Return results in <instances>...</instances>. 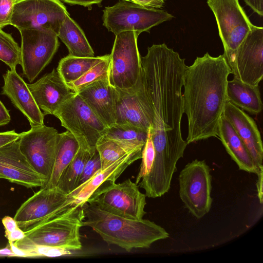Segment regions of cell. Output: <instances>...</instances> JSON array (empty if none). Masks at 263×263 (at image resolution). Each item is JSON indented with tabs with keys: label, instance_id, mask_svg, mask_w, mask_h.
I'll use <instances>...</instances> for the list:
<instances>
[{
	"label": "cell",
	"instance_id": "1",
	"mask_svg": "<svg viewBox=\"0 0 263 263\" xmlns=\"http://www.w3.org/2000/svg\"><path fill=\"white\" fill-rule=\"evenodd\" d=\"M144 92L152 111L149 128L155 148L152 169L161 174L176 170L187 145L182 136V93L185 59L163 43L148 47L141 57Z\"/></svg>",
	"mask_w": 263,
	"mask_h": 263
},
{
	"label": "cell",
	"instance_id": "2",
	"mask_svg": "<svg viewBox=\"0 0 263 263\" xmlns=\"http://www.w3.org/2000/svg\"><path fill=\"white\" fill-rule=\"evenodd\" d=\"M231 69L223 54L208 52L186 66L183 77L184 113L187 117V144L217 137L219 120L227 100Z\"/></svg>",
	"mask_w": 263,
	"mask_h": 263
},
{
	"label": "cell",
	"instance_id": "3",
	"mask_svg": "<svg viewBox=\"0 0 263 263\" xmlns=\"http://www.w3.org/2000/svg\"><path fill=\"white\" fill-rule=\"evenodd\" d=\"M83 226L91 228L108 245L118 246L127 252L148 248L154 242L167 238L168 233L149 220L134 219L105 211L92 203L82 206Z\"/></svg>",
	"mask_w": 263,
	"mask_h": 263
},
{
	"label": "cell",
	"instance_id": "4",
	"mask_svg": "<svg viewBox=\"0 0 263 263\" xmlns=\"http://www.w3.org/2000/svg\"><path fill=\"white\" fill-rule=\"evenodd\" d=\"M82 206L69 203L14 243L18 248L42 245L79 250L82 248L80 230L84 218Z\"/></svg>",
	"mask_w": 263,
	"mask_h": 263
},
{
	"label": "cell",
	"instance_id": "5",
	"mask_svg": "<svg viewBox=\"0 0 263 263\" xmlns=\"http://www.w3.org/2000/svg\"><path fill=\"white\" fill-rule=\"evenodd\" d=\"M206 3L215 16L223 46V55L231 70L237 48L255 25L239 0H206Z\"/></svg>",
	"mask_w": 263,
	"mask_h": 263
},
{
	"label": "cell",
	"instance_id": "6",
	"mask_svg": "<svg viewBox=\"0 0 263 263\" xmlns=\"http://www.w3.org/2000/svg\"><path fill=\"white\" fill-rule=\"evenodd\" d=\"M53 115L72 134L79 146L93 152L107 127L77 93L63 103Z\"/></svg>",
	"mask_w": 263,
	"mask_h": 263
},
{
	"label": "cell",
	"instance_id": "7",
	"mask_svg": "<svg viewBox=\"0 0 263 263\" xmlns=\"http://www.w3.org/2000/svg\"><path fill=\"white\" fill-rule=\"evenodd\" d=\"M103 25L115 35L126 31H135L139 35L149 32L154 26L171 20L174 16L164 10L151 8L121 1L103 10Z\"/></svg>",
	"mask_w": 263,
	"mask_h": 263
},
{
	"label": "cell",
	"instance_id": "8",
	"mask_svg": "<svg viewBox=\"0 0 263 263\" xmlns=\"http://www.w3.org/2000/svg\"><path fill=\"white\" fill-rule=\"evenodd\" d=\"M146 197L138 184L128 178L121 183L111 182L100 187L86 203L119 216L141 219L146 214Z\"/></svg>",
	"mask_w": 263,
	"mask_h": 263
},
{
	"label": "cell",
	"instance_id": "9",
	"mask_svg": "<svg viewBox=\"0 0 263 263\" xmlns=\"http://www.w3.org/2000/svg\"><path fill=\"white\" fill-rule=\"evenodd\" d=\"M115 36L110 54L108 81L112 87L126 90L135 86L142 77L139 35L135 31H126Z\"/></svg>",
	"mask_w": 263,
	"mask_h": 263
},
{
	"label": "cell",
	"instance_id": "10",
	"mask_svg": "<svg viewBox=\"0 0 263 263\" xmlns=\"http://www.w3.org/2000/svg\"><path fill=\"white\" fill-rule=\"evenodd\" d=\"M21 36V66L23 76L33 82L49 64L60 43L52 30L33 28L19 30Z\"/></svg>",
	"mask_w": 263,
	"mask_h": 263
},
{
	"label": "cell",
	"instance_id": "11",
	"mask_svg": "<svg viewBox=\"0 0 263 263\" xmlns=\"http://www.w3.org/2000/svg\"><path fill=\"white\" fill-rule=\"evenodd\" d=\"M211 182L210 168L204 160L192 161L180 173V199L185 207L196 218H202L211 208Z\"/></svg>",
	"mask_w": 263,
	"mask_h": 263
},
{
	"label": "cell",
	"instance_id": "12",
	"mask_svg": "<svg viewBox=\"0 0 263 263\" xmlns=\"http://www.w3.org/2000/svg\"><path fill=\"white\" fill-rule=\"evenodd\" d=\"M69 13L60 0H20L14 5L10 25L18 30L40 28L57 34Z\"/></svg>",
	"mask_w": 263,
	"mask_h": 263
},
{
	"label": "cell",
	"instance_id": "13",
	"mask_svg": "<svg viewBox=\"0 0 263 263\" xmlns=\"http://www.w3.org/2000/svg\"><path fill=\"white\" fill-rule=\"evenodd\" d=\"M58 137L56 129L44 124L20 133L18 139L21 152L33 168L46 178L47 183L54 165Z\"/></svg>",
	"mask_w": 263,
	"mask_h": 263
},
{
	"label": "cell",
	"instance_id": "14",
	"mask_svg": "<svg viewBox=\"0 0 263 263\" xmlns=\"http://www.w3.org/2000/svg\"><path fill=\"white\" fill-rule=\"evenodd\" d=\"M70 203H72L68 195L57 186L41 188L22 204L13 218L18 227L26 232Z\"/></svg>",
	"mask_w": 263,
	"mask_h": 263
},
{
	"label": "cell",
	"instance_id": "15",
	"mask_svg": "<svg viewBox=\"0 0 263 263\" xmlns=\"http://www.w3.org/2000/svg\"><path fill=\"white\" fill-rule=\"evenodd\" d=\"M234 78L259 85L263 78V28L255 26L237 48L231 69Z\"/></svg>",
	"mask_w": 263,
	"mask_h": 263
},
{
	"label": "cell",
	"instance_id": "16",
	"mask_svg": "<svg viewBox=\"0 0 263 263\" xmlns=\"http://www.w3.org/2000/svg\"><path fill=\"white\" fill-rule=\"evenodd\" d=\"M116 89V124L129 125L148 132L152 115L144 90L142 74L133 87L126 90Z\"/></svg>",
	"mask_w": 263,
	"mask_h": 263
},
{
	"label": "cell",
	"instance_id": "17",
	"mask_svg": "<svg viewBox=\"0 0 263 263\" xmlns=\"http://www.w3.org/2000/svg\"><path fill=\"white\" fill-rule=\"evenodd\" d=\"M0 179L27 188H42L47 183L21 152L18 140L0 147Z\"/></svg>",
	"mask_w": 263,
	"mask_h": 263
},
{
	"label": "cell",
	"instance_id": "18",
	"mask_svg": "<svg viewBox=\"0 0 263 263\" xmlns=\"http://www.w3.org/2000/svg\"><path fill=\"white\" fill-rule=\"evenodd\" d=\"M27 85L44 116L53 115L63 103L76 93L69 88L55 69Z\"/></svg>",
	"mask_w": 263,
	"mask_h": 263
},
{
	"label": "cell",
	"instance_id": "19",
	"mask_svg": "<svg viewBox=\"0 0 263 263\" xmlns=\"http://www.w3.org/2000/svg\"><path fill=\"white\" fill-rule=\"evenodd\" d=\"M2 95L10 100L13 105L27 119L31 127L44 124V115L37 105L27 84L16 69H8L3 75Z\"/></svg>",
	"mask_w": 263,
	"mask_h": 263
},
{
	"label": "cell",
	"instance_id": "20",
	"mask_svg": "<svg viewBox=\"0 0 263 263\" xmlns=\"http://www.w3.org/2000/svg\"><path fill=\"white\" fill-rule=\"evenodd\" d=\"M76 93L107 127L116 124L117 91L108 79L92 83Z\"/></svg>",
	"mask_w": 263,
	"mask_h": 263
},
{
	"label": "cell",
	"instance_id": "21",
	"mask_svg": "<svg viewBox=\"0 0 263 263\" xmlns=\"http://www.w3.org/2000/svg\"><path fill=\"white\" fill-rule=\"evenodd\" d=\"M142 149H136L106 168L99 170L88 181L68 194L72 203L83 206L99 188L108 183L115 182L129 165L141 158Z\"/></svg>",
	"mask_w": 263,
	"mask_h": 263
},
{
	"label": "cell",
	"instance_id": "22",
	"mask_svg": "<svg viewBox=\"0 0 263 263\" xmlns=\"http://www.w3.org/2000/svg\"><path fill=\"white\" fill-rule=\"evenodd\" d=\"M222 115L231 123L259 168L262 165L263 147L261 135L255 121L244 110L228 101Z\"/></svg>",
	"mask_w": 263,
	"mask_h": 263
},
{
	"label": "cell",
	"instance_id": "23",
	"mask_svg": "<svg viewBox=\"0 0 263 263\" xmlns=\"http://www.w3.org/2000/svg\"><path fill=\"white\" fill-rule=\"evenodd\" d=\"M217 137L239 169L257 174L259 171L249 151L235 129L222 115L220 118Z\"/></svg>",
	"mask_w": 263,
	"mask_h": 263
},
{
	"label": "cell",
	"instance_id": "24",
	"mask_svg": "<svg viewBox=\"0 0 263 263\" xmlns=\"http://www.w3.org/2000/svg\"><path fill=\"white\" fill-rule=\"evenodd\" d=\"M227 96L230 103L252 115H258L262 109L259 85H251L233 78L228 81Z\"/></svg>",
	"mask_w": 263,
	"mask_h": 263
},
{
	"label": "cell",
	"instance_id": "25",
	"mask_svg": "<svg viewBox=\"0 0 263 263\" xmlns=\"http://www.w3.org/2000/svg\"><path fill=\"white\" fill-rule=\"evenodd\" d=\"M57 35L68 49L69 55L93 57L94 52L84 32L69 16H66Z\"/></svg>",
	"mask_w": 263,
	"mask_h": 263
},
{
	"label": "cell",
	"instance_id": "26",
	"mask_svg": "<svg viewBox=\"0 0 263 263\" xmlns=\"http://www.w3.org/2000/svg\"><path fill=\"white\" fill-rule=\"evenodd\" d=\"M79 147L78 142L69 131L59 133L52 173L48 181L43 187L52 188L57 186L61 175L73 159Z\"/></svg>",
	"mask_w": 263,
	"mask_h": 263
},
{
	"label": "cell",
	"instance_id": "27",
	"mask_svg": "<svg viewBox=\"0 0 263 263\" xmlns=\"http://www.w3.org/2000/svg\"><path fill=\"white\" fill-rule=\"evenodd\" d=\"M107 55L96 57H77L68 55L60 60L57 70L63 81L68 84L80 78L105 59Z\"/></svg>",
	"mask_w": 263,
	"mask_h": 263
},
{
	"label": "cell",
	"instance_id": "28",
	"mask_svg": "<svg viewBox=\"0 0 263 263\" xmlns=\"http://www.w3.org/2000/svg\"><path fill=\"white\" fill-rule=\"evenodd\" d=\"M93 152L80 146L73 159L61 175L56 186L67 195L73 191L86 162Z\"/></svg>",
	"mask_w": 263,
	"mask_h": 263
},
{
	"label": "cell",
	"instance_id": "29",
	"mask_svg": "<svg viewBox=\"0 0 263 263\" xmlns=\"http://www.w3.org/2000/svg\"><path fill=\"white\" fill-rule=\"evenodd\" d=\"M148 132L136 127L115 124L107 127L103 136L124 144L143 147Z\"/></svg>",
	"mask_w": 263,
	"mask_h": 263
},
{
	"label": "cell",
	"instance_id": "30",
	"mask_svg": "<svg viewBox=\"0 0 263 263\" xmlns=\"http://www.w3.org/2000/svg\"><path fill=\"white\" fill-rule=\"evenodd\" d=\"M96 148L100 157L101 169H104L129 153L143 147L124 144L102 136Z\"/></svg>",
	"mask_w": 263,
	"mask_h": 263
},
{
	"label": "cell",
	"instance_id": "31",
	"mask_svg": "<svg viewBox=\"0 0 263 263\" xmlns=\"http://www.w3.org/2000/svg\"><path fill=\"white\" fill-rule=\"evenodd\" d=\"M110 63L109 54L105 59L91 68L80 78L67 84L68 86L76 93L92 83L108 79Z\"/></svg>",
	"mask_w": 263,
	"mask_h": 263
},
{
	"label": "cell",
	"instance_id": "32",
	"mask_svg": "<svg viewBox=\"0 0 263 263\" xmlns=\"http://www.w3.org/2000/svg\"><path fill=\"white\" fill-rule=\"evenodd\" d=\"M0 60L10 69H16L21 64V47L11 34L0 28Z\"/></svg>",
	"mask_w": 263,
	"mask_h": 263
},
{
	"label": "cell",
	"instance_id": "33",
	"mask_svg": "<svg viewBox=\"0 0 263 263\" xmlns=\"http://www.w3.org/2000/svg\"><path fill=\"white\" fill-rule=\"evenodd\" d=\"M18 248L24 253L25 257H54L71 254L70 250H69L42 245L26 246Z\"/></svg>",
	"mask_w": 263,
	"mask_h": 263
},
{
	"label": "cell",
	"instance_id": "34",
	"mask_svg": "<svg viewBox=\"0 0 263 263\" xmlns=\"http://www.w3.org/2000/svg\"><path fill=\"white\" fill-rule=\"evenodd\" d=\"M155 154V148L149 129L146 143L142 149L141 158L142 161L139 173L136 179V184H138L141 179L150 172L154 160Z\"/></svg>",
	"mask_w": 263,
	"mask_h": 263
},
{
	"label": "cell",
	"instance_id": "35",
	"mask_svg": "<svg viewBox=\"0 0 263 263\" xmlns=\"http://www.w3.org/2000/svg\"><path fill=\"white\" fill-rule=\"evenodd\" d=\"M100 169H101L100 157L98 152L96 149L86 162L74 189L85 183Z\"/></svg>",
	"mask_w": 263,
	"mask_h": 263
},
{
	"label": "cell",
	"instance_id": "36",
	"mask_svg": "<svg viewBox=\"0 0 263 263\" xmlns=\"http://www.w3.org/2000/svg\"><path fill=\"white\" fill-rule=\"evenodd\" d=\"M15 0H0V28L10 25Z\"/></svg>",
	"mask_w": 263,
	"mask_h": 263
},
{
	"label": "cell",
	"instance_id": "37",
	"mask_svg": "<svg viewBox=\"0 0 263 263\" xmlns=\"http://www.w3.org/2000/svg\"><path fill=\"white\" fill-rule=\"evenodd\" d=\"M137 4L145 7L160 9L162 8L167 0H122Z\"/></svg>",
	"mask_w": 263,
	"mask_h": 263
},
{
	"label": "cell",
	"instance_id": "38",
	"mask_svg": "<svg viewBox=\"0 0 263 263\" xmlns=\"http://www.w3.org/2000/svg\"><path fill=\"white\" fill-rule=\"evenodd\" d=\"M20 134L14 130L0 132V147L19 139Z\"/></svg>",
	"mask_w": 263,
	"mask_h": 263
},
{
	"label": "cell",
	"instance_id": "39",
	"mask_svg": "<svg viewBox=\"0 0 263 263\" xmlns=\"http://www.w3.org/2000/svg\"><path fill=\"white\" fill-rule=\"evenodd\" d=\"M247 5L258 15H263V0H244Z\"/></svg>",
	"mask_w": 263,
	"mask_h": 263
},
{
	"label": "cell",
	"instance_id": "40",
	"mask_svg": "<svg viewBox=\"0 0 263 263\" xmlns=\"http://www.w3.org/2000/svg\"><path fill=\"white\" fill-rule=\"evenodd\" d=\"M2 222L5 228V234L12 232L18 227L14 218L9 216H6L3 217Z\"/></svg>",
	"mask_w": 263,
	"mask_h": 263
},
{
	"label": "cell",
	"instance_id": "41",
	"mask_svg": "<svg viewBox=\"0 0 263 263\" xmlns=\"http://www.w3.org/2000/svg\"><path fill=\"white\" fill-rule=\"evenodd\" d=\"M5 236L8 240V242H14L23 239L25 237V233L21 228L17 227L12 232L6 234Z\"/></svg>",
	"mask_w": 263,
	"mask_h": 263
},
{
	"label": "cell",
	"instance_id": "42",
	"mask_svg": "<svg viewBox=\"0 0 263 263\" xmlns=\"http://www.w3.org/2000/svg\"><path fill=\"white\" fill-rule=\"evenodd\" d=\"M11 120L9 110L0 100V126L8 124Z\"/></svg>",
	"mask_w": 263,
	"mask_h": 263
},
{
	"label": "cell",
	"instance_id": "43",
	"mask_svg": "<svg viewBox=\"0 0 263 263\" xmlns=\"http://www.w3.org/2000/svg\"><path fill=\"white\" fill-rule=\"evenodd\" d=\"M63 2L70 5H77L84 7H90L95 4H99L103 0H62Z\"/></svg>",
	"mask_w": 263,
	"mask_h": 263
},
{
	"label": "cell",
	"instance_id": "44",
	"mask_svg": "<svg viewBox=\"0 0 263 263\" xmlns=\"http://www.w3.org/2000/svg\"><path fill=\"white\" fill-rule=\"evenodd\" d=\"M259 171L258 173L257 174L258 175V180L257 182V195L258 197L259 200V202L260 203H262V165H260L259 167Z\"/></svg>",
	"mask_w": 263,
	"mask_h": 263
},
{
	"label": "cell",
	"instance_id": "45",
	"mask_svg": "<svg viewBox=\"0 0 263 263\" xmlns=\"http://www.w3.org/2000/svg\"><path fill=\"white\" fill-rule=\"evenodd\" d=\"M16 257V255L11 250L8 244L5 248L0 249V257Z\"/></svg>",
	"mask_w": 263,
	"mask_h": 263
},
{
	"label": "cell",
	"instance_id": "46",
	"mask_svg": "<svg viewBox=\"0 0 263 263\" xmlns=\"http://www.w3.org/2000/svg\"><path fill=\"white\" fill-rule=\"evenodd\" d=\"M15 1L16 2V1H20V0H15Z\"/></svg>",
	"mask_w": 263,
	"mask_h": 263
}]
</instances>
